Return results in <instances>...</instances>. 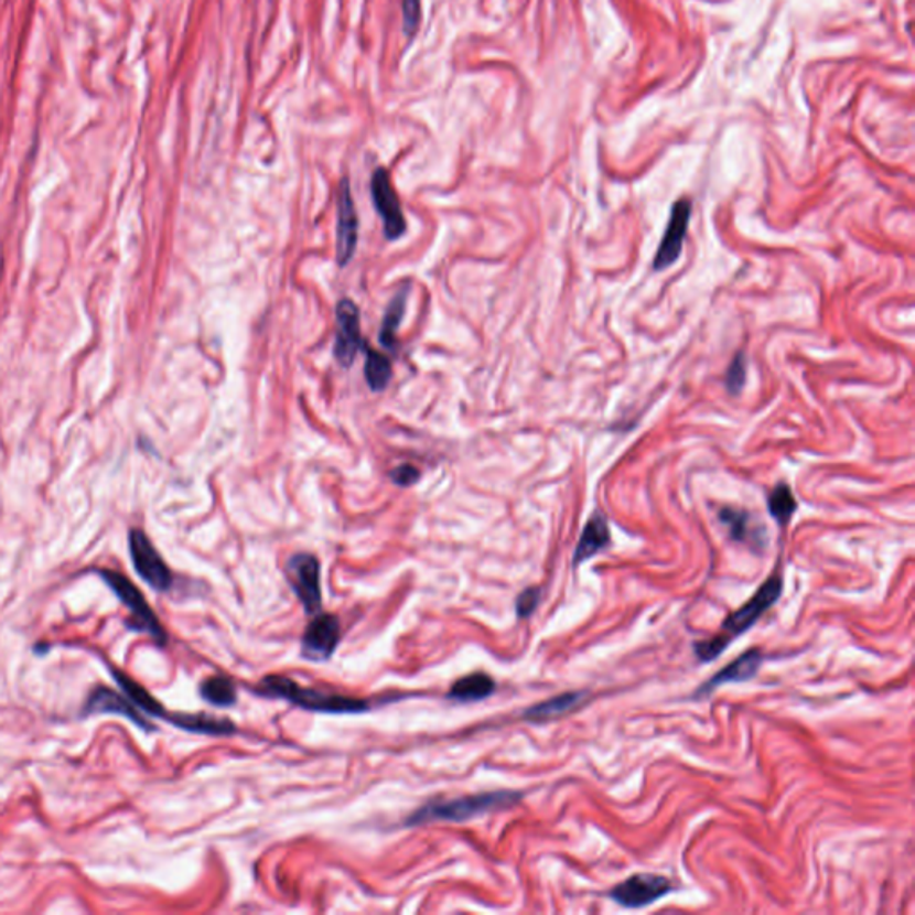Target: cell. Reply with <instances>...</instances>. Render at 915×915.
Listing matches in <instances>:
<instances>
[{"label":"cell","mask_w":915,"mask_h":915,"mask_svg":"<svg viewBox=\"0 0 915 915\" xmlns=\"http://www.w3.org/2000/svg\"><path fill=\"white\" fill-rule=\"evenodd\" d=\"M392 477V482L399 486H411L416 485L419 482L420 471L413 465H401V467H397L396 471L390 474Z\"/></svg>","instance_id":"29"},{"label":"cell","mask_w":915,"mask_h":915,"mask_svg":"<svg viewBox=\"0 0 915 915\" xmlns=\"http://www.w3.org/2000/svg\"><path fill=\"white\" fill-rule=\"evenodd\" d=\"M494 690H496V683H494L491 676L474 672V675L465 676L453 685V689L449 690V699L471 703V701H482V699L488 698L494 693Z\"/></svg>","instance_id":"19"},{"label":"cell","mask_w":915,"mask_h":915,"mask_svg":"<svg viewBox=\"0 0 915 915\" xmlns=\"http://www.w3.org/2000/svg\"><path fill=\"white\" fill-rule=\"evenodd\" d=\"M690 215H692V203L689 198H680L670 209L669 224L653 260V267L656 270L667 269L680 258L685 236L689 232Z\"/></svg>","instance_id":"10"},{"label":"cell","mask_w":915,"mask_h":915,"mask_svg":"<svg viewBox=\"0 0 915 915\" xmlns=\"http://www.w3.org/2000/svg\"><path fill=\"white\" fill-rule=\"evenodd\" d=\"M767 508H769V514L773 515L776 523L788 524V520L793 519V515L796 514L798 510V503L794 499L793 491H790V486L787 483H779L776 488L769 494V499H767Z\"/></svg>","instance_id":"21"},{"label":"cell","mask_w":915,"mask_h":915,"mask_svg":"<svg viewBox=\"0 0 915 915\" xmlns=\"http://www.w3.org/2000/svg\"><path fill=\"white\" fill-rule=\"evenodd\" d=\"M129 552H131L132 566L138 574L154 590L165 592L174 583V575L161 558L151 538L143 534L142 529H132L129 534Z\"/></svg>","instance_id":"4"},{"label":"cell","mask_w":915,"mask_h":915,"mask_svg":"<svg viewBox=\"0 0 915 915\" xmlns=\"http://www.w3.org/2000/svg\"><path fill=\"white\" fill-rule=\"evenodd\" d=\"M520 799H523L520 793L497 790V793L474 794V796L451 799V801H433L413 811L406 825L417 826L430 821H469L472 817L483 816L488 811L514 807Z\"/></svg>","instance_id":"1"},{"label":"cell","mask_w":915,"mask_h":915,"mask_svg":"<svg viewBox=\"0 0 915 915\" xmlns=\"http://www.w3.org/2000/svg\"><path fill=\"white\" fill-rule=\"evenodd\" d=\"M258 692L270 696V698L287 699L290 703L298 704L304 710H312V712L359 713L365 712L368 708L364 699L345 698V696H338V693L302 689L284 676H267L258 685Z\"/></svg>","instance_id":"2"},{"label":"cell","mask_w":915,"mask_h":915,"mask_svg":"<svg viewBox=\"0 0 915 915\" xmlns=\"http://www.w3.org/2000/svg\"><path fill=\"white\" fill-rule=\"evenodd\" d=\"M370 192H373L376 212L383 218V227H385L388 240L401 238L406 232L405 215H402L401 203H399L390 175L385 169L374 172Z\"/></svg>","instance_id":"8"},{"label":"cell","mask_w":915,"mask_h":915,"mask_svg":"<svg viewBox=\"0 0 915 915\" xmlns=\"http://www.w3.org/2000/svg\"><path fill=\"white\" fill-rule=\"evenodd\" d=\"M358 244V215L354 208L349 181L344 180L336 192V260L341 267L353 260Z\"/></svg>","instance_id":"9"},{"label":"cell","mask_w":915,"mask_h":915,"mask_svg":"<svg viewBox=\"0 0 915 915\" xmlns=\"http://www.w3.org/2000/svg\"><path fill=\"white\" fill-rule=\"evenodd\" d=\"M420 19H422V4H420V0H402V22H405L406 34L413 36L417 33Z\"/></svg>","instance_id":"27"},{"label":"cell","mask_w":915,"mask_h":915,"mask_svg":"<svg viewBox=\"0 0 915 915\" xmlns=\"http://www.w3.org/2000/svg\"><path fill=\"white\" fill-rule=\"evenodd\" d=\"M111 676L122 687L123 693L128 696L129 701L134 707L140 708L143 713L152 715V718H166L165 708L161 707L160 701L152 698L151 693L147 692L142 685L132 680L131 676L123 675L122 670L114 669V667H111Z\"/></svg>","instance_id":"18"},{"label":"cell","mask_w":915,"mask_h":915,"mask_svg":"<svg viewBox=\"0 0 915 915\" xmlns=\"http://www.w3.org/2000/svg\"><path fill=\"white\" fill-rule=\"evenodd\" d=\"M719 519L726 526L730 531V537L735 542H758V537H755V529L751 528V517L747 512L735 510V508H722L719 512ZM760 543V542H758Z\"/></svg>","instance_id":"20"},{"label":"cell","mask_w":915,"mask_h":915,"mask_svg":"<svg viewBox=\"0 0 915 915\" xmlns=\"http://www.w3.org/2000/svg\"><path fill=\"white\" fill-rule=\"evenodd\" d=\"M406 293L401 292L394 301L390 302L385 319H383L381 333H379V341L388 349H392L396 345L397 330L401 326L402 315H405Z\"/></svg>","instance_id":"24"},{"label":"cell","mask_w":915,"mask_h":915,"mask_svg":"<svg viewBox=\"0 0 915 915\" xmlns=\"http://www.w3.org/2000/svg\"><path fill=\"white\" fill-rule=\"evenodd\" d=\"M166 721L186 732L203 733V735H233L236 726L227 719H215L204 713H166Z\"/></svg>","instance_id":"17"},{"label":"cell","mask_w":915,"mask_h":915,"mask_svg":"<svg viewBox=\"0 0 915 915\" xmlns=\"http://www.w3.org/2000/svg\"><path fill=\"white\" fill-rule=\"evenodd\" d=\"M784 592V580L782 575L773 574L769 580L764 581V585L760 586L753 598H751L744 606L728 615L726 621L722 623L724 635L730 638L741 637L745 632H750L755 626L762 615L776 604L779 595Z\"/></svg>","instance_id":"5"},{"label":"cell","mask_w":915,"mask_h":915,"mask_svg":"<svg viewBox=\"0 0 915 915\" xmlns=\"http://www.w3.org/2000/svg\"><path fill=\"white\" fill-rule=\"evenodd\" d=\"M341 640V623L335 615L319 614L302 635V656L308 660H327Z\"/></svg>","instance_id":"11"},{"label":"cell","mask_w":915,"mask_h":915,"mask_svg":"<svg viewBox=\"0 0 915 915\" xmlns=\"http://www.w3.org/2000/svg\"><path fill=\"white\" fill-rule=\"evenodd\" d=\"M365 379H367L368 387L373 390H383L387 388L388 383L392 379V364L385 354L378 351H367V364H365Z\"/></svg>","instance_id":"23"},{"label":"cell","mask_w":915,"mask_h":915,"mask_svg":"<svg viewBox=\"0 0 915 915\" xmlns=\"http://www.w3.org/2000/svg\"><path fill=\"white\" fill-rule=\"evenodd\" d=\"M586 692H566L560 693L557 698L548 699L543 703L535 704L524 712L523 718L528 721L543 722L551 721V719L563 718L567 713L574 712L575 708H580L585 703Z\"/></svg>","instance_id":"16"},{"label":"cell","mask_w":915,"mask_h":915,"mask_svg":"<svg viewBox=\"0 0 915 915\" xmlns=\"http://www.w3.org/2000/svg\"><path fill=\"white\" fill-rule=\"evenodd\" d=\"M85 715H94V713H115V715H122L129 721L134 722L137 726L142 728L146 732H152L154 726L151 722L143 718L142 713L138 712L137 707L129 701V699L118 696L114 690L106 689V687H97L90 693V698L86 701Z\"/></svg>","instance_id":"13"},{"label":"cell","mask_w":915,"mask_h":915,"mask_svg":"<svg viewBox=\"0 0 915 915\" xmlns=\"http://www.w3.org/2000/svg\"><path fill=\"white\" fill-rule=\"evenodd\" d=\"M288 578L308 614L321 610V566L313 555L299 552L290 558L287 566Z\"/></svg>","instance_id":"6"},{"label":"cell","mask_w":915,"mask_h":915,"mask_svg":"<svg viewBox=\"0 0 915 915\" xmlns=\"http://www.w3.org/2000/svg\"><path fill=\"white\" fill-rule=\"evenodd\" d=\"M540 595H542V590L535 589V586L534 589L524 590L523 594L517 598V603H515L517 615H519L520 618H526L534 614L535 610H537L538 603H540Z\"/></svg>","instance_id":"28"},{"label":"cell","mask_w":915,"mask_h":915,"mask_svg":"<svg viewBox=\"0 0 915 915\" xmlns=\"http://www.w3.org/2000/svg\"><path fill=\"white\" fill-rule=\"evenodd\" d=\"M672 891L669 880L656 874H633L628 880L615 885L610 897L626 908H642L653 905Z\"/></svg>","instance_id":"7"},{"label":"cell","mask_w":915,"mask_h":915,"mask_svg":"<svg viewBox=\"0 0 915 915\" xmlns=\"http://www.w3.org/2000/svg\"><path fill=\"white\" fill-rule=\"evenodd\" d=\"M745 383V358L744 354H736L733 358L732 365L726 373V388L732 394H739L744 387Z\"/></svg>","instance_id":"26"},{"label":"cell","mask_w":915,"mask_h":915,"mask_svg":"<svg viewBox=\"0 0 915 915\" xmlns=\"http://www.w3.org/2000/svg\"><path fill=\"white\" fill-rule=\"evenodd\" d=\"M612 542L610 537L609 520L603 514H595L592 519L586 523L583 534H581L580 542L575 546L574 566L586 562L590 558L609 548Z\"/></svg>","instance_id":"15"},{"label":"cell","mask_w":915,"mask_h":915,"mask_svg":"<svg viewBox=\"0 0 915 915\" xmlns=\"http://www.w3.org/2000/svg\"><path fill=\"white\" fill-rule=\"evenodd\" d=\"M99 575L106 581V585L114 590V594L117 595L118 600L122 601L123 606L131 612L132 621L129 626L137 628L138 632L149 633L160 646H163L166 642L165 629L161 626L160 621H158L157 615L152 612L138 586L117 571L103 569V571H99Z\"/></svg>","instance_id":"3"},{"label":"cell","mask_w":915,"mask_h":915,"mask_svg":"<svg viewBox=\"0 0 915 915\" xmlns=\"http://www.w3.org/2000/svg\"><path fill=\"white\" fill-rule=\"evenodd\" d=\"M762 661H764V656H762V652H758V649L745 652L744 655L739 656L735 661H732L730 666L722 667L718 675L710 678L703 687H699L696 693H693V698L707 696V693L713 692V690L719 689L722 685L744 683V681L753 680L756 672H758L760 666H762Z\"/></svg>","instance_id":"14"},{"label":"cell","mask_w":915,"mask_h":915,"mask_svg":"<svg viewBox=\"0 0 915 915\" xmlns=\"http://www.w3.org/2000/svg\"><path fill=\"white\" fill-rule=\"evenodd\" d=\"M730 642H732V638L722 633V635H718V637L696 642V644H693V653H696L699 660L708 664V661H712L713 658H718L721 653L726 652V647L730 646Z\"/></svg>","instance_id":"25"},{"label":"cell","mask_w":915,"mask_h":915,"mask_svg":"<svg viewBox=\"0 0 915 915\" xmlns=\"http://www.w3.org/2000/svg\"><path fill=\"white\" fill-rule=\"evenodd\" d=\"M201 696L215 707H232L236 701V689L226 676H212L201 683Z\"/></svg>","instance_id":"22"},{"label":"cell","mask_w":915,"mask_h":915,"mask_svg":"<svg viewBox=\"0 0 915 915\" xmlns=\"http://www.w3.org/2000/svg\"><path fill=\"white\" fill-rule=\"evenodd\" d=\"M362 347L359 331V312L349 299L338 302L336 306L335 358L342 367H349Z\"/></svg>","instance_id":"12"}]
</instances>
